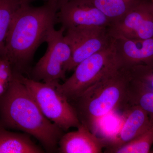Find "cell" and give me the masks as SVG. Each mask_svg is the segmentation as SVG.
<instances>
[{"label":"cell","instance_id":"cell-15","mask_svg":"<svg viewBox=\"0 0 153 153\" xmlns=\"http://www.w3.org/2000/svg\"><path fill=\"white\" fill-rule=\"evenodd\" d=\"M147 128L136 137L122 146L107 149L106 152L114 153H148L153 144V117Z\"/></svg>","mask_w":153,"mask_h":153},{"label":"cell","instance_id":"cell-21","mask_svg":"<svg viewBox=\"0 0 153 153\" xmlns=\"http://www.w3.org/2000/svg\"><path fill=\"white\" fill-rule=\"evenodd\" d=\"M150 1H151V2H152V3L153 4V0H150Z\"/></svg>","mask_w":153,"mask_h":153},{"label":"cell","instance_id":"cell-17","mask_svg":"<svg viewBox=\"0 0 153 153\" xmlns=\"http://www.w3.org/2000/svg\"><path fill=\"white\" fill-rule=\"evenodd\" d=\"M128 105L139 107L153 117V91L130 82Z\"/></svg>","mask_w":153,"mask_h":153},{"label":"cell","instance_id":"cell-8","mask_svg":"<svg viewBox=\"0 0 153 153\" xmlns=\"http://www.w3.org/2000/svg\"><path fill=\"white\" fill-rule=\"evenodd\" d=\"M113 38L145 39L153 37V4L150 0H142L108 27Z\"/></svg>","mask_w":153,"mask_h":153},{"label":"cell","instance_id":"cell-10","mask_svg":"<svg viewBox=\"0 0 153 153\" xmlns=\"http://www.w3.org/2000/svg\"><path fill=\"white\" fill-rule=\"evenodd\" d=\"M113 38L119 66H153V37L145 39Z\"/></svg>","mask_w":153,"mask_h":153},{"label":"cell","instance_id":"cell-20","mask_svg":"<svg viewBox=\"0 0 153 153\" xmlns=\"http://www.w3.org/2000/svg\"><path fill=\"white\" fill-rule=\"evenodd\" d=\"M34 1H35V0H20V2L22 4H30L31 2ZM46 1H47L55 2L57 3L59 6V5L61 3L63 2L64 1H66V0H46Z\"/></svg>","mask_w":153,"mask_h":153},{"label":"cell","instance_id":"cell-14","mask_svg":"<svg viewBox=\"0 0 153 153\" xmlns=\"http://www.w3.org/2000/svg\"><path fill=\"white\" fill-rule=\"evenodd\" d=\"M98 9L111 23L127 13L142 0H81Z\"/></svg>","mask_w":153,"mask_h":153},{"label":"cell","instance_id":"cell-6","mask_svg":"<svg viewBox=\"0 0 153 153\" xmlns=\"http://www.w3.org/2000/svg\"><path fill=\"white\" fill-rule=\"evenodd\" d=\"M66 29L61 27L49 31L45 42L47 51L32 71L31 79L43 82L55 83L65 79L72 57V52L64 36Z\"/></svg>","mask_w":153,"mask_h":153},{"label":"cell","instance_id":"cell-4","mask_svg":"<svg viewBox=\"0 0 153 153\" xmlns=\"http://www.w3.org/2000/svg\"><path fill=\"white\" fill-rule=\"evenodd\" d=\"M19 79L30 91L44 115L63 131L81 125L76 110L60 92L55 83L40 82L16 72Z\"/></svg>","mask_w":153,"mask_h":153},{"label":"cell","instance_id":"cell-16","mask_svg":"<svg viewBox=\"0 0 153 153\" xmlns=\"http://www.w3.org/2000/svg\"><path fill=\"white\" fill-rule=\"evenodd\" d=\"M22 4L20 0H0V57H5L6 38L11 22Z\"/></svg>","mask_w":153,"mask_h":153},{"label":"cell","instance_id":"cell-13","mask_svg":"<svg viewBox=\"0 0 153 153\" xmlns=\"http://www.w3.org/2000/svg\"><path fill=\"white\" fill-rule=\"evenodd\" d=\"M44 152L27 135L9 131L0 123V153Z\"/></svg>","mask_w":153,"mask_h":153},{"label":"cell","instance_id":"cell-18","mask_svg":"<svg viewBox=\"0 0 153 153\" xmlns=\"http://www.w3.org/2000/svg\"><path fill=\"white\" fill-rule=\"evenodd\" d=\"M125 68L128 70L131 82L153 91V66L138 65Z\"/></svg>","mask_w":153,"mask_h":153},{"label":"cell","instance_id":"cell-9","mask_svg":"<svg viewBox=\"0 0 153 153\" xmlns=\"http://www.w3.org/2000/svg\"><path fill=\"white\" fill-rule=\"evenodd\" d=\"M57 16L66 30L72 27H108L111 23L98 9L81 0H66L61 3Z\"/></svg>","mask_w":153,"mask_h":153},{"label":"cell","instance_id":"cell-2","mask_svg":"<svg viewBox=\"0 0 153 153\" xmlns=\"http://www.w3.org/2000/svg\"><path fill=\"white\" fill-rule=\"evenodd\" d=\"M0 119L4 127L33 136L47 152L57 151L63 131L47 118L16 71L5 93L0 97Z\"/></svg>","mask_w":153,"mask_h":153},{"label":"cell","instance_id":"cell-11","mask_svg":"<svg viewBox=\"0 0 153 153\" xmlns=\"http://www.w3.org/2000/svg\"><path fill=\"white\" fill-rule=\"evenodd\" d=\"M58 145L61 153H100L106 146V142L81 124L76 131L63 134Z\"/></svg>","mask_w":153,"mask_h":153},{"label":"cell","instance_id":"cell-3","mask_svg":"<svg viewBox=\"0 0 153 153\" xmlns=\"http://www.w3.org/2000/svg\"><path fill=\"white\" fill-rule=\"evenodd\" d=\"M130 82L128 69L119 66L72 101L80 123L93 132L103 117L128 105Z\"/></svg>","mask_w":153,"mask_h":153},{"label":"cell","instance_id":"cell-7","mask_svg":"<svg viewBox=\"0 0 153 153\" xmlns=\"http://www.w3.org/2000/svg\"><path fill=\"white\" fill-rule=\"evenodd\" d=\"M65 32V39L72 52L68 71L74 70L83 60L108 47L113 40L108 27H72Z\"/></svg>","mask_w":153,"mask_h":153},{"label":"cell","instance_id":"cell-12","mask_svg":"<svg viewBox=\"0 0 153 153\" xmlns=\"http://www.w3.org/2000/svg\"><path fill=\"white\" fill-rule=\"evenodd\" d=\"M125 120L118 133L109 141H106L107 149L122 146L144 131L150 123L149 116L137 105H128Z\"/></svg>","mask_w":153,"mask_h":153},{"label":"cell","instance_id":"cell-19","mask_svg":"<svg viewBox=\"0 0 153 153\" xmlns=\"http://www.w3.org/2000/svg\"><path fill=\"white\" fill-rule=\"evenodd\" d=\"M15 71L5 57H0V97L8 90L13 79Z\"/></svg>","mask_w":153,"mask_h":153},{"label":"cell","instance_id":"cell-1","mask_svg":"<svg viewBox=\"0 0 153 153\" xmlns=\"http://www.w3.org/2000/svg\"><path fill=\"white\" fill-rule=\"evenodd\" d=\"M59 5L47 1L43 6L22 4L13 17L6 40L5 57L14 71H26L39 46L45 42L57 20Z\"/></svg>","mask_w":153,"mask_h":153},{"label":"cell","instance_id":"cell-5","mask_svg":"<svg viewBox=\"0 0 153 153\" xmlns=\"http://www.w3.org/2000/svg\"><path fill=\"white\" fill-rule=\"evenodd\" d=\"M119 66L113 39L108 47L79 63L64 83H57V88L68 101H73Z\"/></svg>","mask_w":153,"mask_h":153}]
</instances>
